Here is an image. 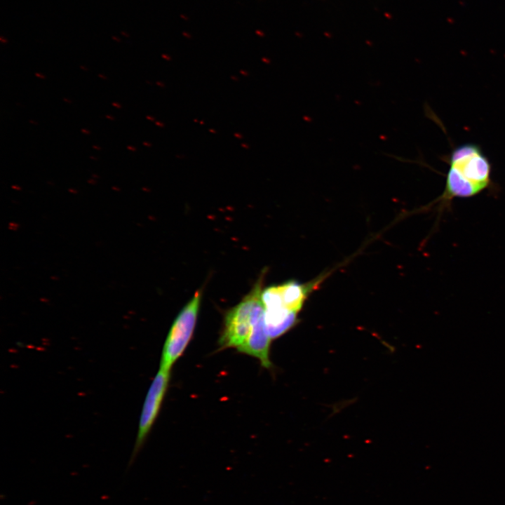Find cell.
Segmentation results:
<instances>
[{
	"instance_id": "cell-1",
	"label": "cell",
	"mask_w": 505,
	"mask_h": 505,
	"mask_svg": "<svg viewBox=\"0 0 505 505\" xmlns=\"http://www.w3.org/2000/svg\"><path fill=\"white\" fill-rule=\"evenodd\" d=\"M448 163L443 191L433 203H438L440 209L454 198L474 196L489 187L491 164L478 145L464 143L454 147Z\"/></svg>"
},
{
	"instance_id": "cell-2",
	"label": "cell",
	"mask_w": 505,
	"mask_h": 505,
	"mask_svg": "<svg viewBox=\"0 0 505 505\" xmlns=\"http://www.w3.org/2000/svg\"><path fill=\"white\" fill-rule=\"evenodd\" d=\"M264 275L261 274L252 290L225 314L218 341L221 348L237 349L246 341L252 327L255 304L261 298Z\"/></svg>"
},
{
	"instance_id": "cell-3",
	"label": "cell",
	"mask_w": 505,
	"mask_h": 505,
	"mask_svg": "<svg viewBox=\"0 0 505 505\" xmlns=\"http://www.w3.org/2000/svg\"><path fill=\"white\" fill-rule=\"evenodd\" d=\"M201 300L198 290L175 318L163 346L160 368L170 370L184 353L194 332Z\"/></svg>"
},
{
	"instance_id": "cell-4",
	"label": "cell",
	"mask_w": 505,
	"mask_h": 505,
	"mask_svg": "<svg viewBox=\"0 0 505 505\" xmlns=\"http://www.w3.org/2000/svg\"><path fill=\"white\" fill-rule=\"evenodd\" d=\"M170 378V370L159 369L147 393L140 413L130 465L142 447L160 411Z\"/></svg>"
},
{
	"instance_id": "cell-5",
	"label": "cell",
	"mask_w": 505,
	"mask_h": 505,
	"mask_svg": "<svg viewBox=\"0 0 505 505\" xmlns=\"http://www.w3.org/2000/svg\"><path fill=\"white\" fill-rule=\"evenodd\" d=\"M314 281L307 284L296 281L271 285L262 290L261 299L264 309L283 308L298 313L309 292L317 285Z\"/></svg>"
},
{
	"instance_id": "cell-6",
	"label": "cell",
	"mask_w": 505,
	"mask_h": 505,
	"mask_svg": "<svg viewBox=\"0 0 505 505\" xmlns=\"http://www.w3.org/2000/svg\"><path fill=\"white\" fill-rule=\"evenodd\" d=\"M264 309L261 298L255 304L252 323L246 341L238 351L257 358L262 366L269 368L271 363L269 357L271 339L269 336L264 323Z\"/></svg>"
},
{
	"instance_id": "cell-7",
	"label": "cell",
	"mask_w": 505,
	"mask_h": 505,
	"mask_svg": "<svg viewBox=\"0 0 505 505\" xmlns=\"http://www.w3.org/2000/svg\"><path fill=\"white\" fill-rule=\"evenodd\" d=\"M297 315L283 308L264 309V323L270 338H277L291 329L297 323Z\"/></svg>"
},
{
	"instance_id": "cell-8",
	"label": "cell",
	"mask_w": 505,
	"mask_h": 505,
	"mask_svg": "<svg viewBox=\"0 0 505 505\" xmlns=\"http://www.w3.org/2000/svg\"><path fill=\"white\" fill-rule=\"evenodd\" d=\"M35 76H37V77H39V78H41V79H44V78H45V76H44L43 75H42V74H39V73H35Z\"/></svg>"
},
{
	"instance_id": "cell-9",
	"label": "cell",
	"mask_w": 505,
	"mask_h": 505,
	"mask_svg": "<svg viewBox=\"0 0 505 505\" xmlns=\"http://www.w3.org/2000/svg\"><path fill=\"white\" fill-rule=\"evenodd\" d=\"M112 105L114 106V107H117V108H121V105H120L119 104H118V103L113 102V103H112Z\"/></svg>"
},
{
	"instance_id": "cell-10",
	"label": "cell",
	"mask_w": 505,
	"mask_h": 505,
	"mask_svg": "<svg viewBox=\"0 0 505 505\" xmlns=\"http://www.w3.org/2000/svg\"><path fill=\"white\" fill-rule=\"evenodd\" d=\"M0 41H1V43H6V42H7L6 39L3 38L2 36L0 37Z\"/></svg>"
},
{
	"instance_id": "cell-11",
	"label": "cell",
	"mask_w": 505,
	"mask_h": 505,
	"mask_svg": "<svg viewBox=\"0 0 505 505\" xmlns=\"http://www.w3.org/2000/svg\"><path fill=\"white\" fill-rule=\"evenodd\" d=\"M81 132L83 133H85V134H89V133H90V131H88V130H86V129H81Z\"/></svg>"
},
{
	"instance_id": "cell-12",
	"label": "cell",
	"mask_w": 505,
	"mask_h": 505,
	"mask_svg": "<svg viewBox=\"0 0 505 505\" xmlns=\"http://www.w3.org/2000/svg\"><path fill=\"white\" fill-rule=\"evenodd\" d=\"M127 148H128V149H130V150H132V151H135V148L132 147L131 146H128Z\"/></svg>"
},
{
	"instance_id": "cell-13",
	"label": "cell",
	"mask_w": 505,
	"mask_h": 505,
	"mask_svg": "<svg viewBox=\"0 0 505 505\" xmlns=\"http://www.w3.org/2000/svg\"><path fill=\"white\" fill-rule=\"evenodd\" d=\"M121 33L122 35H124L125 36H127V37L129 36V34H127V33L125 32H121Z\"/></svg>"
},
{
	"instance_id": "cell-14",
	"label": "cell",
	"mask_w": 505,
	"mask_h": 505,
	"mask_svg": "<svg viewBox=\"0 0 505 505\" xmlns=\"http://www.w3.org/2000/svg\"><path fill=\"white\" fill-rule=\"evenodd\" d=\"M112 39H113L114 41H119V42L120 41L119 39L117 38V37H116V36H112Z\"/></svg>"
},
{
	"instance_id": "cell-15",
	"label": "cell",
	"mask_w": 505,
	"mask_h": 505,
	"mask_svg": "<svg viewBox=\"0 0 505 505\" xmlns=\"http://www.w3.org/2000/svg\"><path fill=\"white\" fill-rule=\"evenodd\" d=\"M98 76H99V77L102 78L103 79H107V78H106L105 76H104L102 74H99Z\"/></svg>"
},
{
	"instance_id": "cell-16",
	"label": "cell",
	"mask_w": 505,
	"mask_h": 505,
	"mask_svg": "<svg viewBox=\"0 0 505 505\" xmlns=\"http://www.w3.org/2000/svg\"><path fill=\"white\" fill-rule=\"evenodd\" d=\"M63 100H64L65 102H69V103H71V102H72L70 100H67V99H66V98H63Z\"/></svg>"
},
{
	"instance_id": "cell-17",
	"label": "cell",
	"mask_w": 505,
	"mask_h": 505,
	"mask_svg": "<svg viewBox=\"0 0 505 505\" xmlns=\"http://www.w3.org/2000/svg\"><path fill=\"white\" fill-rule=\"evenodd\" d=\"M106 117L108 118L109 119L114 120V118L110 116L107 115Z\"/></svg>"
},
{
	"instance_id": "cell-18",
	"label": "cell",
	"mask_w": 505,
	"mask_h": 505,
	"mask_svg": "<svg viewBox=\"0 0 505 505\" xmlns=\"http://www.w3.org/2000/svg\"><path fill=\"white\" fill-rule=\"evenodd\" d=\"M93 147L95 148V149H100V147H96V146H95V145L93 146Z\"/></svg>"
},
{
	"instance_id": "cell-19",
	"label": "cell",
	"mask_w": 505,
	"mask_h": 505,
	"mask_svg": "<svg viewBox=\"0 0 505 505\" xmlns=\"http://www.w3.org/2000/svg\"><path fill=\"white\" fill-rule=\"evenodd\" d=\"M80 67H81L82 69L87 70V69H86L85 67H83V66H80Z\"/></svg>"
},
{
	"instance_id": "cell-20",
	"label": "cell",
	"mask_w": 505,
	"mask_h": 505,
	"mask_svg": "<svg viewBox=\"0 0 505 505\" xmlns=\"http://www.w3.org/2000/svg\"><path fill=\"white\" fill-rule=\"evenodd\" d=\"M29 122H30V123H34V124H37V123H36V122H35V121H32V120H30V121H29Z\"/></svg>"
},
{
	"instance_id": "cell-21",
	"label": "cell",
	"mask_w": 505,
	"mask_h": 505,
	"mask_svg": "<svg viewBox=\"0 0 505 505\" xmlns=\"http://www.w3.org/2000/svg\"><path fill=\"white\" fill-rule=\"evenodd\" d=\"M90 158L93 159H95V158H94L93 156H90Z\"/></svg>"
}]
</instances>
